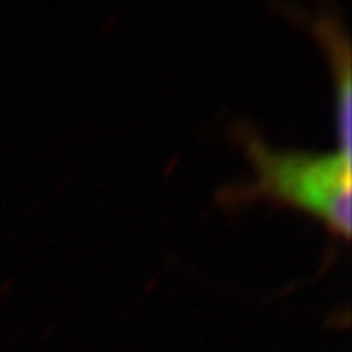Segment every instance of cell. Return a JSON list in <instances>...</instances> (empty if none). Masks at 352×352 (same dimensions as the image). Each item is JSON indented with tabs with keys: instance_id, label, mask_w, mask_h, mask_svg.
<instances>
[{
	"instance_id": "cell-1",
	"label": "cell",
	"mask_w": 352,
	"mask_h": 352,
	"mask_svg": "<svg viewBox=\"0 0 352 352\" xmlns=\"http://www.w3.org/2000/svg\"><path fill=\"white\" fill-rule=\"evenodd\" d=\"M256 164V192H270L319 214L340 233L351 229V155L278 151L263 139L245 138Z\"/></svg>"
}]
</instances>
